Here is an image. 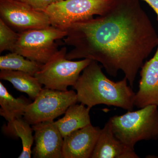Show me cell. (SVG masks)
Returning a JSON list of instances; mask_svg holds the SVG:
<instances>
[{
  "label": "cell",
  "mask_w": 158,
  "mask_h": 158,
  "mask_svg": "<svg viewBox=\"0 0 158 158\" xmlns=\"http://www.w3.org/2000/svg\"><path fill=\"white\" fill-rule=\"evenodd\" d=\"M65 44L66 58L99 62L113 77L123 72L131 87L144 61L158 45V36L138 0H114L106 13L73 24Z\"/></svg>",
  "instance_id": "1"
},
{
  "label": "cell",
  "mask_w": 158,
  "mask_h": 158,
  "mask_svg": "<svg viewBox=\"0 0 158 158\" xmlns=\"http://www.w3.org/2000/svg\"><path fill=\"white\" fill-rule=\"evenodd\" d=\"M126 77L114 82L105 75L98 62L92 61L83 71L75 85L78 102L91 108L106 105L132 111L135 93Z\"/></svg>",
  "instance_id": "2"
},
{
  "label": "cell",
  "mask_w": 158,
  "mask_h": 158,
  "mask_svg": "<svg viewBox=\"0 0 158 158\" xmlns=\"http://www.w3.org/2000/svg\"><path fill=\"white\" fill-rule=\"evenodd\" d=\"M108 122L116 138L134 149L138 141L158 139V107L156 105L128 111L111 117Z\"/></svg>",
  "instance_id": "3"
},
{
  "label": "cell",
  "mask_w": 158,
  "mask_h": 158,
  "mask_svg": "<svg viewBox=\"0 0 158 158\" xmlns=\"http://www.w3.org/2000/svg\"><path fill=\"white\" fill-rule=\"evenodd\" d=\"M114 2V0H59L51 4L44 12L51 26L66 31L75 23L105 14Z\"/></svg>",
  "instance_id": "4"
},
{
  "label": "cell",
  "mask_w": 158,
  "mask_h": 158,
  "mask_svg": "<svg viewBox=\"0 0 158 158\" xmlns=\"http://www.w3.org/2000/svg\"><path fill=\"white\" fill-rule=\"evenodd\" d=\"M66 54L67 48H62L35 74L34 76L45 88L67 91L69 86L75 85L81 73L92 61L89 59L71 61L66 59Z\"/></svg>",
  "instance_id": "5"
},
{
  "label": "cell",
  "mask_w": 158,
  "mask_h": 158,
  "mask_svg": "<svg viewBox=\"0 0 158 158\" xmlns=\"http://www.w3.org/2000/svg\"><path fill=\"white\" fill-rule=\"evenodd\" d=\"M67 34V31L52 26L21 32L13 52L44 64L58 52L55 41L65 38Z\"/></svg>",
  "instance_id": "6"
},
{
  "label": "cell",
  "mask_w": 158,
  "mask_h": 158,
  "mask_svg": "<svg viewBox=\"0 0 158 158\" xmlns=\"http://www.w3.org/2000/svg\"><path fill=\"white\" fill-rule=\"evenodd\" d=\"M34 100L27 107L23 117L31 125L54 121L78 102L77 93L73 90L60 91L45 88Z\"/></svg>",
  "instance_id": "7"
},
{
  "label": "cell",
  "mask_w": 158,
  "mask_h": 158,
  "mask_svg": "<svg viewBox=\"0 0 158 158\" xmlns=\"http://www.w3.org/2000/svg\"><path fill=\"white\" fill-rule=\"evenodd\" d=\"M1 19L19 33L51 26L44 11H38L18 0H0Z\"/></svg>",
  "instance_id": "8"
},
{
  "label": "cell",
  "mask_w": 158,
  "mask_h": 158,
  "mask_svg": "<svg viewBox=\"0 0 158 158\" xmlns=\"http://www.w3.org/2000/svg\"><path fill=\"white\" fill-rule=\"evenodd\" d=\"M35 146L32 153L35 158H62L64 138L54 121L32 125Z\"/></svg>",
  "instance_id": "9"
},
{
  "label": "cell",
  "mask_w": 158,
  "mask_h": 158,
  "mask_svg": "<svg viewBox=\"0 0 158 158\" xmlns=\"http://www.w3.org/2000/svg\"><path fill=\"white\" fill-rule=\"evenodd\" d=\"M101 130L90 124L65 136L62 158H91Z\"/></svg>",
  "instance_id": "10"
},
{
  "label": "cell",
  "mask_w": 158,
  "mask_h": 158,
  "mask_svg": "<svg viewBox=\"0 0 158 158\" xmlns=\"http://www.w3.org/2000/svg\"><path fill=\"white\" fill-rule=\"evenodd\" d=\"M135 106L141 109L149 105L158 107V45L154 56L143 64Z\"/></svg>",
  "instance_id": "11"
},
{
  "label": "cell",
  "mask_w": 158,
  "mask_h": 158,
  "mask_svg": "<svg viewBox=\"0 0 158 158\" xmlns=\"http://www.w3.org/2000/svg\"><path fill=\"white\" fill-rule=\"evenodd\" d=\"M138 158L134 148L116 138L108 121L101 130L91 158Z\"/></svg>",
  "instance_id": "12"
},
{
  "label": "cell",
  "mask_w": 158,
  "mask_h": 158,
  "mask_svg": "<svg viewBox=\"0 0 158 158\" xmlns=\"http://www.w3.org/2000/svg\"><path fill=\"white\" fill-rule=\"evenodd\" d=\"M85 106L81 103L71 105L66 110L65 116L55 121L63 138L74 131L91 124V108Z\"/></svg>",
  "instance_id": "13"
},
{
  "label": "cell",
  "mask_w": 158,
  "mask_h": 158,
  "mask_svg": "<svg viewBox=\"0 0 158 158\" xmlns=\"http://www.w3.org/2000/svg\"><path fill=\"white\" fill-rule=\"evenodd\" d=\"M2 80L8 81L15 88L35 99L42 90V85L37 78L30 74L18 71L3 70L0 72Z\"/></svg>",
  "instance_id": "14"
},
{
  "label": "cell",
  "mask_w": 158,
  "mask_h": 158,
  "mask_svg": "<svg viewBox=\"0 0 158 158\" xmlns=\"http://www.w3.org/2000/svg\"><path fill=\"white\" fill-rule=\"evenodd\" d=\"M28 123L23 118H16L8 122L3 126L2 131L6 135L20 138L22 143L23 150L19 158H31V147L34 141L33 130Z\"/></svg>",
  "instance_id": "15"
},
{
  "label": "cell",
  "mask_w": 158,
  "mask_h": 158,
  "mask_svg": "<svg viewBox=\"0 0 158 158\" xmlns=\"http://www.w3.org/2000/svg\"><path fill=\"white\" fill-rule=\"evenodd\" d=\"M24 98H15L0 82V115L8 122L23 117L29 104Z\"/></svg>",
  "instance_id": "16"
},
{
  "label": "cell",
  "mask_w": 158,
  "mask_h": 158,
  "mask_svg": "<svg viewBox=\"0 0 158 158\" xmlns=\"http://www.w3.org/2000/svg\"><path fill=\"white\" fill-rule=\"evenodd\" d=\"M25 57L14 52L0 57V69L1 70L18 71L35 75L42 68L43 64L39 62L25 59Z\"/></svg>",
  "instance_id": "17"
},
{
  "label": "cell",
  "mask_w": 158,
  "mask_h": 158,
  "mask_svg": "<svg viewBox=\"0 0 158 158\" xmlns=\"http://www.w3.org/2000/svg\"><path fill=\"white\" fill-rule=\"evenodd\" d=\"M19 37L11 27L0 19V52L5 51L14 52L15 47Z\"/></svg>",
  "instance_id": "18"
},
{
  "label": "cell",
  "mask_w": 158,
  "mask_h": 158,
  "mask_svg": "<svg viewBox=\"0 0 158 158\" xmlns=\"http://www.w3.org/2000/svg\"><path fill=\"white\" fill-rule=\"evenodd\" d=\"M25 3L32 8L38 10L44 11L49 6L59 0H18Z\"/></svg>",
  "instance_id": "19"
},
{
  "label": "cell",
  "mask_w": 158,
  "mask_h": 158,
  "mask_svg": "<svg viewBox=\"0 0 158 158\" xmlns=\"http://www.w3.org/2000/svg\"><path fill=\"white\" fill-rule=\"evenodd\" d=\"M147 2L155 11L158 19V0H143Z\"/></svg>",
  "instance_id": "20"
}]
</instances>
